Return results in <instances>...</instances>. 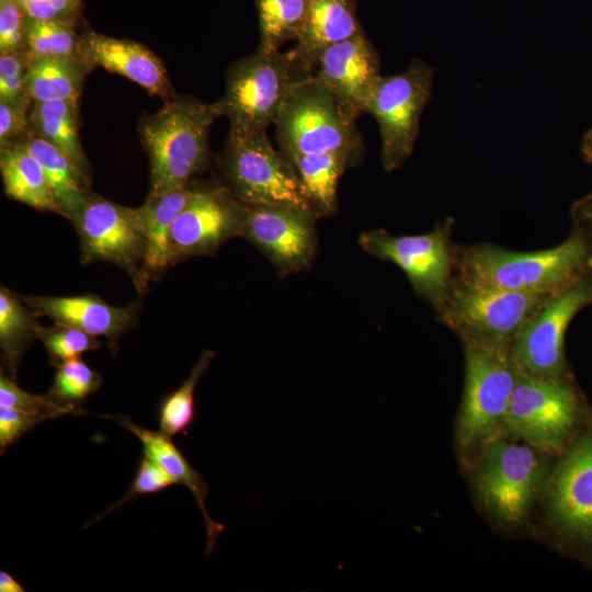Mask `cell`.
Here are the masks:
<instances>
[{"label":"cell","instance_id":"obj_35","mask_svg":"<svg viewBox=\"0 0 592 592\" xmlns=\"http://www.w3.org/2000/svg\"><path fill=\"white\" fill-rule=\"evenodd\" d=\"M174 485H177V481L169 476L157 462L144 455L138 464L135 478L127 493L95 519L87 523L84 527L95 523L107 513L119 509L128 501L135 500L138 496L160 492Z\"/></svg>","mask_w":592,"mask_h":592},{"label":"cell","instance_id":"obj_26","mask_svg":"<svg viewBox=\"0 0 592 592\" xmlns=\"http://www.w3.org/2000/svg\"><path fill=\"white\" fill-rule=\"evenodd\" d=\"M22 143L42 164L60 214L72 219L87 201L88 184L68 156L52 143L33 134Z\"/></svg>","mask_w":592,"mask_h":592},{"label":"cell","instance_id":"obj_29","mask_svg":"<svg viewBox=\"0 0 592 592\" xmlns=\"http://www.w3.org/2000/svg\"><path fill=\"white\" fill-rule=\"evenodd\" d=\"M260 27L259 49L280 50L288 41H297L309 0H254Z\"/></svg>","mask_w":592,"mask_h":592},{"label":"cell","instance_id":"obj_43","mask_svg":"<svg viewBox=\"0 0 592 592\" xmlns=\"http://www.w3.org/2000/svg\"><path fill=\"white\" fill-rule=\"evenodd\" d=\"M580 152L584 162L592 169V126L582 137Z\"/></svg>","mask_w":592,"mask_h":592},{"label":"cell","instance_id":"obj_16","mask_svg":"<svg viewBox=\"0 0 592 592\" xmlns=\"http://www.w3.org/2000/svg\"><path fill=\"white\" fill-rule=\"evenodd\" d=\"M246 212L247 204L227 186L198 187L171 227L173 260L215 252L228 239L240 236Z\"/></svg>","mask_w":592,"mask_h":592},{"label":"cell","instance_id":"obj_27","mask_svg":"<svg viewBox=\"0 0 592 592\" xmlns=\"http://www.w3.org/2000/svg\"><path fill=\"white\" fill-rule=\"evenodd\" d=\"M300 179L317 217L330 216L337 209V189L341 175L355 166L339 155H315L291 161Z\"/></svg>","mask_w":592,"mask_h":592},{"label":"cell","instance_id":"obj_36","mask_svg":"<svg viewBox=\"0 0 592 592\" xmlns=\"http://www.w3.org/2000/svg\"><path fill=\"white\" fill-rule=\"evenodd\" d=\"M29 64L25 52L0 54V100L32 105L25 83Z\"/></svg>","mask_w":592,"mask_h":592},{"label":"cell","instance_id":"obj_11","mask_svg":"<svg viewBox=\"0 0 592 592\" xmlns=\"http://www.w3.org/2000/svg\"><path fill=\"white\" fill-rule=\"evenodd\" d=\"M433 77L430 65L413 59L405 71L382 77L371 96L366 113L377 121L382 139L380 162L387 172L401 167L413 151Z\"/></svg>","mask_w":592,"mask_h":592},{"label":"cell","instance_id":"obj_38","mask_svg":"<svg viewBox=\"0 0 592 592\" xmlns=\"http://www.w3.org/2000/svg\"><path fill=\"white\" fill-rule=\"evenodd\" d=\"M31 106L0 100V148L21 143L30 134Z\"/></svg>","mask_w":592,"mask_h":592},{"label":"cell","instance_id":"obj_17","mask_svg":"<svg viewBox=\"0 0 592 592\" xmlns=\"http://www.w3.org/2000/svg\"><path fill=\"white\" fill-rule=\"evenodd\" d=\"M380 60L363 29L348 39L327 47L318 57L312 76L332 94L350 118L366 113L380 80Z\"/></svg>","mask_w":592,"mask_h":592},{"label":"cell","instance_id":"obj_24","mask_svg":"<svg viewBox=\"0 0 592 592\" xmlns=\"http://www.w3.org/2000/svg\"><path fill=\"white\" fill-rule=\"evenodd\" d=\"M77 112L78 104L68 101H33L29 112L30 132L64 151L89 184V162L79 139Z\"/></svg>","mask_w":592,"mask_h":592},{"label":"cell","instance_id":"obj_23","mask_svg":"<svg viewBox=\"0 0 592 592\" xmlns=\"http://www.w3.org/2000/svg\"><path fill=\"white\" fill-rule=\"evenodd\" d=\"M0 171L9 197L35 209L60 214L42 164L22 141L0 148Z\"/></svg>","mask_w":592,"mask_h":592},{"label":"cell","instance_id":"obj_15","mask_svg":"<svg viewBox=\"0 0 592 592\" xmlns=\"http://www.w3.org/2000/svg\"><path fill=\"white\" fill-rule=\"evenodd\" d=\"M81 241L82 260L109 261L137 274V263L145 258V240L136 209L95 195H88L71 219Z\"/></svg>","mask_w":592,"mask_h":592},{"label":"cell","instance_id":"obj_32","mask_svg":"<svg viewBox=\"0 0 592 592\" xmlns=\"http://www.w3.org/2000/svg\"><path fill=\"white\" fill-rule=\"evenodd\" d=\"M56 368L53 385L46 396L62 407L83 413L78 406L100 388L102 376L80 358L59 363Z\"/></svg>","mask_w":592,"mask_h":592},{"label":"cell","instance_id":"obj_31","mask_svg":"<svg viewBox=\"0 0 592 592\" xmlns=\"http://www.w3.org/2000/svg\"><path fill=\"white\" fill-rule=\"evenodd\" d=\"M81 34L75 26L50 20L25 19V53L30 61L39 57L82 59Z\"/></svg>","mask_w":592,"mask_h":592},{"label":"cell","instance_id":"obj_4","mask_svg":"<svg viewBox=\"0 0 592 592\" xmlns=\"http://www.w3.org/2000/svg\"><path fill=\"white\" fill-rule=\"evenodd\" d=\"M276 140L293 161L315 155H339L356 164L364 146L355 121L338 106L330 91L312 75L296 81L274 121Z\"/></svg>","mask_w":592,"mask_h":592},{"label":"cell","instance_id":"obj_40","mask_svg":"<svg viewBox=\"0 0 592 592\" xmlns=\"http://www.w3.org/2000/svg\"><path fill=\"white\" fill-rule=\"evenodd\" d=\"M26 15L76 26L81 15V0H31L22 5Z\"/></svg>","mask_w":592,"mask_h":592},{"label":"cell","instance_id":"obj_2","mask_svg":"<svg viewBox=\"0 0 592 592\" xmlns=\"http://www.w3.org/2000/svg\"><path fill=\"white\" fill-rule=\"evenodd\" d=\"M592 269V247L572 228L556 247L512 251L492 243L456 247L455 275L508 291L551 295Z\"/></svg>","mask_w":592,"mask_h":592},{"label":"cell","instance_id":"obj_34","mask_svg":"<svg viewBox=\"0 0 592 592\" xmlns=\"http://www.w3.org/2000/svg\"><path fill=\"white\" fill-rule=\"evenodd\" d=\"M0 406L16 409L23 412L42 414L48 419L60 418L69 413H79L72 408L62 407L46 395L30 394L20 388L15 380L1 372L0 376Z\"/></svg>","mask_w":592,"mask_h":592},{"label":"cell","instance_id":"obj_14","mask_svg":"<svg viewBox=\"0 0 592 592\" xmlns=\"http://www.w3.org/2000/svg\"><path fill=\"white\" fill-rule=\"evenodd\" d=\"M317 216L298 208L247 205L241 237L253 243L281 276L310 266L317 250Z\"/></svg>","mask_w":592,"mask_h":592},{"label":"cell","instance_id":"obj_3","mask_svg":"<svg viewBox=\"0 0 592 592\" xmlns=\"http://www.w3.org/2000/svg\"><path fill=\"white\" fill-rule=\"evenodd\" d=\"M219 116L216 102L178 95L156 113L141 116L137 130L150 163L148 197L187 185L205 167L209 130Z\"/></svg>","mask_w":592,"mask_h":592},{"label":"cell","instance_id":"obj_8","mask_svg":"<svg viewBox=\"0 0 592 592\" xmlns=\"http://www.w3.org/2000/svg\"><path fill=\"white\" fill-rule=\"evenodd\" d=\"M582 415L570 375L535 377L519 372L501 437L560 454L576 436Z\"/></svg>","mask_w":592,"mask_h":592},{"label":"cell","instance_id":"obj_5","mask_svg":"<svg viewBox=\"0 0 592 592\" xmlns=\"http://www.w3.org/2000/svg\"><path fill=\"white\" fill-rule=\"evenodd\" d=\"M465 383L454 428L462 465L501 437L519 369L510 351L463 342Z\"/></svg>","mask_w":592,"mask_h":592},{"label":"cell","instance_id":"obj_22","mask_svg":"<svg viewBox=\"0 0 592 592\" xmlns=\"http://www.w3.org/2000/svg\"><path fill=\"white\" fill-rule=\"evenodd\" d=\"M197 190L198 186L187 184L161 196L148 197L144 205L135 208L148 270L160 271L174 261L170 249L171 227Z\"/></svg>","mask_w":592,"mask_h":592},{"label":"cell","instance_id":"obj_20","mask_svg":"<svg viewBox=\"0 0 592 592\" xmlns=\"http://www.w3.org/2000/svg\"><path fill=\"white\" fill-rule=\"evenodd\" d=\"M362 29L356 0H309L296 46L291 50L301 69L312 75L319 55Z\"/></svg>","mask_w":592,"mask_h":592},{"label":"cell","instance_id":"obj_21","mask_svg":"<svg viewBox=\"0 0 592 592\" xmlns=\"http://www.w3.org/2000/svg\"><path fill=\"white\" fill-rule=\"evenodd\" d=\"M122 425L133 433L141 443L144 455L157 462L177 483L189 488L203 514L206 527V555H210L219 535L225 526L212 520L206 510L208 485L197 473L183 454L178 449L171 436L161 431H151L135 424L125 415H103Z\"/></svg>","mask_w":592,"mask_h":592},{"label":"cell","instance_id":"obj_25","mask_svg":"<svg viewBox=\"0 0 592 592\" xmlns=\"http://www.w3.org/2000/svg\"><path fill=\"white\" fill-rule=\"evenodd\" d=\"M91 69L82 59L39 57L30 61L25 83L32 101H68L78 104Z\"/></svg>","mask_w":592,"mask_h":592},{"label":"cell","instance_id":"obj_42","mask_svg":"<svg viewBox=\"0 0 592 592\" xmlns=\"http://www.w3.org/2000/svg\"><path fill=\"white\" fill-rule=\"evenodd\" d=\"M0 591L1 592H23L24 588L9 572H0Z\"/></svg>","mask_w":592,"mask_h":592},{"label":"cell","instance_id":"obj_10","mask_svg":"<svg viewBox=\"0 0 592 592\" xmlns=\"http://www.w3.org/2000/svg\"><path fill=\"white\" fill-rule=\"evenodd\" d=\"M454 220L440 221L422 235L394 236L379 228L362 232L361 248L375 258L391 262L407 276L420 297L436 309L455 277L456 247L452 242Z\"/></svg>","mask_w":592,"mask_h":592},{"label":"cell","instance_id":"obj_18","mask_svg":"<svg viewBox=\"0 0 592 592\" xmlns=\"http://www.w3.org/2000/svg\"><path fill=\"white\" fill-rule=\"evenodd\" d=\"M80 55L91 70L102 67L121 75L150 95L164 101L177 95L161 59L140 43L87 30L81 34Z\"/></svg>","mask_w":592,"mask_h":592},{"label":"cell","instance_id":"obj_13","mask_svg":"<svg viewBox=\"0 0 592 592\" xmlns=\"http://www.w3.org/2000/svg\"><path fill=\"white\" fill-rule=\"evenodd\" d=\"M560 454L542 502L543 526L556 538L592 545V424Z\"/></svg>","mask_w":592,"mask_h":592},{"label":"cell","instance_id":"obj_37","mask_svg":"<svg viewBox=\"0 0 592 592\" xmlns=\"http://www.w3.org/2000/svg\"><path fill=\"white\" fill-rule=\"evenodd\" d=\"M25 19L18 0L0 3V54L25 52Z\"/></svg>","mask_w":592,"mask_h":592},{"label":"cell","instance_id":"obj_28","mask_svg":"<svg viewBox=\"0 0 592 592\" xmlns=\"http://www.w3.org/2000/svg\"><path fill=\"white\" fill-rule=\"evenodd\" d=\"M35 312L27 307L20 296L8 288L0 289V346L2 351V369L16 379L19 362L24 351L37 338L39 325Z\"/></svg>","mask_w":592,"mask_h":592},{"label":"cell","instance_id":"obj_7","mask_svg":"<svg viewBox=\"0 0 592 592\" xmlns=\"http://www.w3.org/2000/svg\"><path fill=\"white\" fill-rule=\"evenodd\" d=\"M308 76L291 50L258 48L228 68L224 95L216 101L220 116L228 118L230 132H265L292 86Z\"/></svg>","mask_w":592,"mask_h":592},{"label":"cell","instance_id":"obj_6","mask_svg":"<svg viewBox=\"0 0 592 592\" xmlns=\"http://www.w3.org/2000/svg\"><path fill=\"white\" fill-rule=\"evenodd\" d=\"M549 296L508 291L455 275L435 311L462 342L510 351L520 331Z\"/></svg>","mask_w":592,"mask_h":592},{"label":"cell","instance_id":"obj_9","mask_svg":"<svg viewBox=\"0 0 592 592\" xmlns=\"http://www.w3.org/2000/svg\"><path fill=\"white\" fill-rule=\"evenodd\" d=\"M219 163L227 187L240 202L314 213L293 163L273 148L266 132L229 130Z\"/></svg>","mask_w":592,"mask_h":592},{"label":"cell","instance_id":"obj_1","mask_svg":"<svg viewBox=\"0 0 592 592\" xmlns=\"http://www.w3.org/2000/svg\"><path fill=\"white\" fill-rule=\"evenodd\" d=\"M554 455L523 442L499 437L463 464L476 502L499 528L515 531L543 502Z\"/></svg>","mask_w":592,"mask_h":592},{"label":"cell","instance_id":"obj_45","mask_svg":"<svg viewBox=\"0 0 592 592\" xmlns=\"http://www.w3.org/2000/svg\"><path fill=\"white\" fill-rule=\"evenodd\" d=\"M9 1H12V0H0V3H4V2H9Z\"/></svg>","mask_w":592,"mask_h":592},{"label":"cell","instance_id":"obj_30","mask_svg":"<svg viewBox=\"0 0 592 592\" xmlns=\"http://www.w3.org/2000/svg\"><path fill=\"white\" fill-rule=\"evenodd\" d=\"M214 355L213 351L204 350L189 377L178 389L162 399L158 409V424L161 432L169 436L187 434L196 417L194 390Z\"/></svg>","mask_w":592,"mask_h":592},{"label":"cell","instance_id":"obj_41","mask_svg":"<svg viewBox=\"0 0 592 592\" xmlns=\"http://www.w3.org/2000/svg\"><path fill=\"white\" fill-rule=\"evenodd\" d=\"M572 228L579 230L592 247V193L584 195L571 206Z\"/></svg>","mask_w":592,"mask_h":592},{"label":"cell","instance_id":"obj_39","mask_svg":"<svg viewBox=\"0 0 592 592\" xmlns=\"http://www.w3.org/2000/svg\"><path fill=\"white\" fill-rule=\"evenodd\" d=\"M49 420L42 414H33L0 406V452L4 451L30 430Z\"/></svg>","mask_w":592,"mask_h":592},{"label":"cell","instance_id":"obj_12","mask_svg":"<svg viewBox=\"0 0 592 592\" xmlns=\"http://www.w3.org/2000/svg\"><path fill=\"white\" fill-rule=\"evenodd\" d=\"M592 305V269L550 295L523 327L510 355L520 373L535 377L569 375L565 337L574 316Z\"/></svg>","mask_w":592,"mask_h":592},{"label":"cell","instance_id":"obj_44","mask_svg":"<svg viewBox=\"0 0 592 592\" xmlns=\"http://www.w3.org/2000/svg\"><path fill=\"white\" fill-rule=\"evenodd\" d=\"M22 5L25 4L26 2L31 1V0H18Z\"/></svg>","mask_w":592,"mask_h":592},{"label":"cell","instance_id":"obj_33","mask_svg":"<svg viewBox=\"0 0 592 592\" xmlns=\"http://www.w3.org/2000/svg\"><path fill=\"white\" fill-rule=\"evenodd\" d=\"M37 339L44 343L50 364L54 366L79 358L83 353L94 351L100 346L95 337L77 328L56 323L48 328L39 326Z\"/></svg>","mask_w":592,"mask_h":592},{"label":"cell","instance_id":"obj_19","mask_svg":"<svg viewBox=\"0 0 592 592\" xmlns=\"http://www.w3.org/2000/svg\"><path fill=\"white\" fill-rule=\"evenodd\" d=\"M36 315L50 318L56 325L73 327L93 337L103 335L114 342L133 322L136 306L115 307L96 295L20 296Z\"/></svg>","mask_w":592,"mask_h":592}]
</instances>
